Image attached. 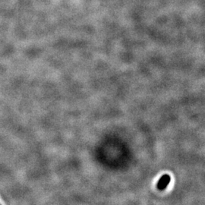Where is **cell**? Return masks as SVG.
I'll use <instances>...</instances> for the list:
<instances>
[{
  "label": "cell",
  "instance_id": "1",
  "mask_svg": "<svg viewBox=\"0 0 205 205\" xmlns=\"http://www.w3.org/2000/svg\"><path fill=\"white\" fill-rule=\"evenodd\" d=\"M169 181H170V177H169L168 176H164L160 179L159 184H160V185H161V184L166 185V184H168Z\"/></svg>",
  "mask_w": 205,
  "mask_h": 205
}]
</instances>
